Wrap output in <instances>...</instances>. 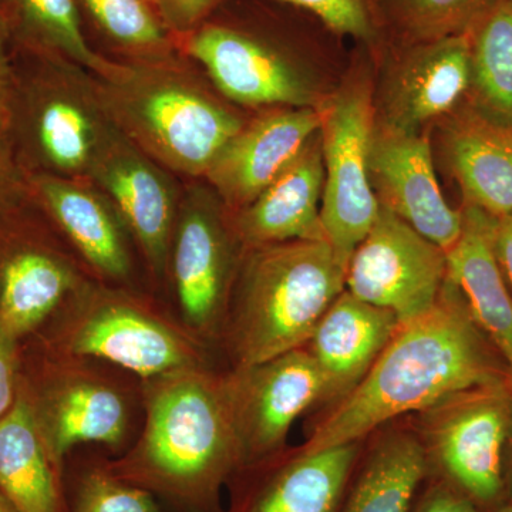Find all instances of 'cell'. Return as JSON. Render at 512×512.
I'll return each instance as SVG.
<instances>
[{
    "mask_svg": "<svg viewBox=\"0 0 512 512\" xmlns=\"http://www.w3.org/2000/svg\"><path fill=\"white\" fill-rule=\"evenodd\" d=\"M490 345L447 278L433 309L399 326L362 382L301 450L357 443L394 417L424 412L477 387L511 383Z\"/></svg>",
    "mask_w": 512,
    "mask_h": 512,
    "instance_id": "obj_1",
    "label": "cell"
},
{
    "mask_svg": "<svg viewBox=\"0 0 512 512\" xmlns=\"http://www.w3.org/2000/svg\"><path fill=\"white\" fill-rule=\"evenodd\" d=\"M107 467L180 511L220 512L222 485L242 468L229 390L197 367L157 377L143 436Z\"/></svg>",
    "mask_w": 512,
    "mask_h": 512,
    "instance_id": "obj_2",
    "label": "cell"
},
{
    "mask_svg": "<svg viewBox=\"0 0 512 512\" xmlns=\"http://www.w3.org/2000/svg\"><path fill=\"white\" fill-rule=\"evenodd\" d=\"M60 57L12 52L5 107L13 150L26 175L89 178L119 134L97 90Z\"/></svg>",
    "mask_w": 512,
    "mask_h": 512,
    "instance_id": "obj_3",
    "label": "cell"
},
{
    "mask_svg": "<svg viewBox=\"0 0 512 512\" xmlns=\"http://www.w3.org/2000/svg\"><path fill=\"white\" fill-rule=\"evenodd\" d=\"M97 90L124 136L156 163L191 177L205 175L244 127L194 80L167 67L117 63Z\"/></svg>",
    "mask_w": 512,
    "mask_h": 512,
    "instance_id": "obj_4",
    "label": "cell"
},
{
    "mask_svg": "<svg viewBox=\"0 0 512 512\" xmlns=\"http://www.w3.org/2000/svg\"><path fill=\"white\" fill-rule=\"evenodd\" d=\"M345 266L328 241L256 248L245 272L235 330L242 369L261 365L311 340L345 291Z\"/></svg>",
    "mask_w": 512,
    "mask_h": 512,
    "instance_id": "obj_5",
    "label": "cell"
},
{
    "mask_svg": "<svg viewBox=\"0 0 512 512\" xmlns=\"http://www.w3.org/2000/svg\"><path fill=\"white\" fill-rule=\"evenodd\" d=\"M423 441L429 476L466 495L483 512L507 504L504 456L512 413V384L477 387L426 410Z\"/></svg>",
    "mask_w": 512,
    "mask_h": 512,
    "instance_id": "obj_6",
    "label": "cell"
},
{
    "mask_svg": "<svg viewBox=\"0 0 512 512\" xmlns=\"http://www.w3.org/2000/svg\"><path fill=\"white\" fill-rule=\"evenodd\" d=\"M319 110L325 164L320 220L326 241L348 269L380 210L369 175L370 141L376 126L372 86L365 79L353 80Z\"/></svg>",
    "mask_w": 512,
    "mask_h": 512,
    "instance_id": "obj_7",
    "label": "cell"
},
{
    "mask_svg": "<svg viewBox=\"0 0 512 512\" xmlns=\"http://www.w3.org/2000/svg\"><path fill=\"white\" fill-rule=\"evenodd\" d=\"M446 281V251L380 205L375 224L350 258L345 289L393 312L403 325L433 309Z\"/></svg>",
    "mask_w": 512,
    "mask_h": 512,
    "instance_id": "obj_8",
    "label": "cell"
},
{
    "mask_svg": "<svg viewBox=\"0 0 512 512\" xmlns=\"http://www.w3.org/2000/svg\"><path fill=\"white\" fill-rule=\"evenodd\" d=\"M228 390L245 468L278 454L293 421L326 399V380L312 353L301 348L247 367Z\"/></svg>",
    "mask_w": 512,
    "mask_h": 512,
    "instance_id": "obj_9",
    "label": "cell"
},
{
    "mask_svg": "<svg viewBox=\"0 0 512 512\" xmlns=\"http://www.w3.org/2000/svg\"><path fill=\"white\" fill-rule=\"evenodd\" d=\"M369 175L382 207L448 251L463 231V214L441 194L429 137L376 123L369 150Z\"/></svg>",
    "mask_w": 512,
    "mask_h": 512,
    "instance_id": "obj_10",
    "label": "cell"
},
{
    "mask_svg": "<svg viewBox=\"0 0 512 512\" xmlns=\"http://www.w3.org/2000/svg\"><path fill=\"white\" fill-rule=\"evenodd\" d=\"M320 123L318 107L264 114L225 144L205 177L227 204L245 208L295 161Z\"/></svg>",
    "mask_w": 512,
    "mask_h": 512,
    "instance_id": "obj_11",
    "label": "cell"
},
{
    "mask_svg": "<svg viewBox=\"0 0 512 512\" xmlns=\"http://www.w3.org/2000/svg\"><path fill=\"white\" fill-rule=\"evenodd\" d=\"M228 99L244 106L316 107V93L302 73L271 47L222 26H205L188 42Z\"/></svg>",
    "mask_w": 512,
    "mask_h": 512,
    "instance_id": "obj_12",
    "label": "cell"
},
{
    "mask_svg": "<svg viewBox=\"0 0 512 512\" xmlns=\"http://www.w3.org/2000/svg\"><path fill=\"white\" fill-rule=\"evenodd\" d=\"M76 355L99 357L143 377L195 367L194 350L174 329L150 313L104 299L86 312L70 335Z\"/></svg>",
    "mask_w": 512,
    "mask_h": 512,
    "instance_id": "obj_13",
    "label": "cell"
},
{
    "mask_svg": "<svg viewBox=\"0 0 512 512\" xmlns=\"http://www.w3.org/2000/svg\"><path fill=\"white\" fill-rule=\"evenodd\" d=\"M89 178L109 194L148 261L160 272L177 222V200L167 174L120 130Z\"/></svg>",
    "mask_w": 512,
    "mask_h": 512,
    "instance_id": "obj_14",
    "label": "cell"
},
{
    "mask_svg": "<svg viewBox=\"0 0 512 512\" xmlns=\"http://www.w3.org/2000/svg\"><path fill=\"white\" fill-rule=\"evenodd\" d=\"M471 80L470 33L424 40L390 79L384 96L383 123L417 131L453 110Z\"/></svg>",
    "mask_w": 512,
    "mask_h": 512,
    "instance_id": "obj_15",
    "label": "cell"
},
{
    "mask_svg": "<svg viewBox=\"0 0 512 512\" xmlns=\"http://www.w3.org/2000/svg\"><path fill=\"white\" fill-rule=\"evenodd\" d=\"M359 461L357 443L266 460L232 512H338Z\"/></svg>",
    "mask_w": 512,
    "mask_h": 512,
    "instance_id": "obj_16",
    "label": "cell"
},
{
    "mask_svg": "<svg viewBox=\"0 0 512 512\" xmlns=\"http://www.w3.org/2000/svg\"><path fill=\"white\" fill-rule=\"evenodd\" d=\"M173 266L185 322L205 330L220 313L228 275V244L210 198L192 191L175 222Z\"/></svg>",
    "mask_w": 512,
    "mask_h": 512,
    "instance_id": "obj_17",
    "label": "cell"
},
{
    "mask_svg": "<svg viewBox=\"0 0 512 512\" xmlns=\"http://www.w3.org/2000/svg\"><path fill=\"white\" fill-rule=\"evenodd\" d=\"M325 164L319 133L308 141L295 161L242 208L241 237L254 248L289 241H326L320 220Z\"/></svg>",
    "mask_w": 512,
    "mask_h": 512,
    "instance_id": "obj_18",
    "label": "cell"
},
{
    "mask_svg": "<svg viewBox=\"0 0 512 512\" xmlns=\"http://www.w3.org/2000/svg\"><path fill=\"white\" fill-rule=\"evenodd\" d=\"M463 231L448 249L447 278L466 302L471 318L500 353L512 384V295L493 248V218L467 205Z\"/></svg>",
    "mask_w": 512,
    "mask_h": 512,
    "instance_id": "obj_19",
    "label": "cell"
},
{
    "mask_svg": "<svg viewBox=\"0 0 512 512\" xmlns=\"http://www.w3.org/2000/svg\"><path fill=\"white\" fill-rule=\"evenodd\" d=\"M399 326L393 312L360 301L346 289L340 293L309 340V352L325 376L326 399L352 392Z\"/></svg>",
    "mask_w": 512,
    "mask_h": 512,
    "instance_id": "obj_20",
    "label": "cell"
},
{
    "mask_svg": "<svg viewBox=\"0 0 512 512\" xmlns=\"http://www.w3.org/2000/svg\"><path fill=\"white\" fill-rule=\"evenodd\" d=\"M444 148L467 205L512 214V123L463 113L447 124Z\"/></svg>",
    "mask_w": 512,
    "mask_h": 512,
    "instance_id": "obj_21",
    "label": "cell"
},
{
    "mask_svg": "<svg viewBox=\"0 0 512 512\" xmlns=\"http://www.w3.org/2000/svg\"><path fill=\"white\" fill-rule=\"evenodd\" d=\"M32 197L63 229L89 264L110 278H124L130 258L113 207L79 181L49 174L28 175Z\"/></svg>",
    "mask_w": 512,
    "mask_h": 512,
    "instance_id": "obj_22",
    "label": "cell"
},
{
    "mask_svg": "<svg viewBox=\"0 0 512 512\" xmlns=\"http://www.w3.org/2000/svg\"><path fill=\"white\" fill-rule=\"evenodd\" d=\"M0 491L15 512H64L60 471L47 451L35 402L22 389L0 419Z\"/></svg>",
    "mask_w": 512,
    "mask_h": 512,
    "instance_id": "obj_23",
    "label": "cell"
},
{
    "mask_svg": "<svg viewBox=\"0 0 512 512\" xmlns=\"http://www.w3.org/2000/svg\"><path fill=\"white\" fill-rule=\"evenodd\" d=\"M36 416L50 458L62 471L66 454L84 443L116 446L127 430V407L123 397L106 384L74 379L60 384Z\"/></svg>",
    "mask_w": 512,
    "mask_h": 512,
    "instance_id": "obj_24",
    "label": "cell"
},
{
    "mask_svg": "<svg viewBox=\"0 0 512 512\" xmlns=\"http://www.w3.org/2000/svg\"><path fill=\"white\" fill-rule=\"evenodd\" d=\"M427 477L423 441L390 434L360 458L338 512H410Z\"/></svg>",
    "mask_w": 512,
    "mask_h": 512,
    "instance_id": "obj_25",
    "label": "cell"
},
{
    "mask_svg": "<svg viewBox=\"0 0 512 512\" xmlns=\"http://www.w3.org/2000/svg\"><path fill=\"white\" fill-rule=\"evenodd\" d=\"M0 20L10 52L57 56L92 70L97 79L116 67L87 45L74 0H0Z\"/></svg>",
    "mask_w": 512,
    "mask_h": 512,
    "instance_id": "obj_26",
    "label": "cell"
},
{
    "mask_svg": "<svg viewBox=\"0 0 512 512\" xmlns=\"http://www.w3.org/2000/svg\"><path fill=\"white\" fill-rule=\"evenodd\" d=\"M473 80L481 99L512 123V5L497 0L471 30Z\"/></svg>",
    "mask_w": 512,
    "mask_h": 512,
    "instance_id": "obj_27",
    "label": "cell"
},
{
    "mask_svg": "<svg viewBox=\"0 0 512 512\" xmlns=\"http://www.w3.org/2000/svg\"><path fill=\"white\" fill-rule=\"evenodd\" d=\"M64 512H168L146 488L121 480L107 464L86 468L77 476L72 503Z\"/></svg>",
    "mask_w": 512,
    "mask_h": 512,
    "instance_id": "obj_28",
    "label": "cell"
},
{
    "mask_svg": "<svg viewBox=\"0 0 512 512\" xmlns=\"http://www.w3.org/2000/svg\"><path fill=\"white\" fill-rule=\"evenodd\" d=\"M410 29L423 40L463 35L476 28L497 0H399Z\"/></svg>",
    "mask_w": 512,
    "mask_h": 512,
    "instance_id": "obj_29",
    "label": "cell"
},
{
    "mask_svg": "<svg viewBox=\"0 0 512 512\" xmlns=\"http://www.w3.org/2000/svg\"><path fill=\"white\" fill-rule=\"evenodd\" d=\"M101 28L131 49L160 52L165 33L144 0H84Z\"/></svg>",
    "mask_w": 512,
    "mask_h": 512,
    "instance_id": "obj_30",
    "label": "cell"
},
{
    "mask_svg": "<svg viewBox=\"0 0 512 512\" xmlns=\"http://www.w3.org/2000/svg\"><path fill=\"white\" fill-rule=\"evenodd\" d=\"M318 16L329 29L340 35L370 39L372 18L366 0H282Z\"/></svg>",
    "mask_w": 512,
    "mask_h": 512,
    "instance_id": "obj_31",
    "label": "cell"
},
{
    "mask_svg": "<svg viewBox=\"0 0 512 512\" xmlns=\"http://www.w3.org/2000/svg\"><path fill=\"white\" fill-rule=\"evenodd\" d=\"M28 175L22 170L13 150L8 114L0 106V200L28 190Z\"/></svg>",
    "mask_w": 512,
    "mask_h": 512,
    "instance_id": "obj_32",
    "label": "cell"
},
{
    "mask_svg": "<svg viewBox=\"0 0 512 512\" xmlns=\"http://www.w3.org/2000/svg\"><path fill=\"white\" fill-rule=\"evenodd\" d=\"M430 481L410 512H483L466 495L436 477Z\"/></svg>",
    "mask_w": 512,
    "mask_h": 512,
    "instance_id": "obj_33",
    "label": "cell"
},
{
    "mask_svg": "<svg viewBox=\"0 0 512 512\" xmlns=\"http://www.w3.org/2000/svg\"><path fill=\"white\" fill-rule=\"evenodd\" d=\"M16 338L0 320V419L15 403L19 387L16 386Z\"/></svg>",
    "mask_w": 512,
    "mask_h": 512,
    "instance_id": "obj_34",
    "label": "cell"
},
{
    "mask_svg": "<svg viewBox=\"0 0 512 512\" xmlns=\"http://www.w3.org/2000/svg\"><path fill=\"white\" fill-rule=\"evenodd\" d=\"M214 2L215 0H158L164 18L178 30L191 28Z\"/></svg>",
    "mask_w": 512,
    "mask_h": 512,
    "instance_id": "obj_35",
    "label": "cell"
},
{
    "mask_svg": "<svg viewBox=\"0 0 512 512\" xmlns=\"http://www.w3.org/2000/svg\"><path fill=\"white\" fill-rule=\"evenodd\" d=\"M491 238L498 266L512 291V214L493 218Z\"/></svg>",
    "mask_w": 512,
    "mask_h": 512,
    "instance_id": "obj_36",
    "label": "cell"
},
{
    "mask_svg": "<svg viewBox=\"0 0 512 512\" xmlns=\"http://www.w3.org/2000/svg\"><path fill=\"white\" fill-rule=\"evenodd\" d=\"M10 62H12V52H10L9 39L5 26L0 20V106L5 103L6 93H8Z\"/></svg>",
    "mask_w": 512,
    "mask_h": 512,
    "instance_id": "obj_37",
    "label": "cell"
},
{
    "mask_svg": "<svg viewBox=\"0 0 512 512\" xmlns=\"http://www.w3.org/2000/svg\"><path fill=\"white\" fill-rule=\"evenodd\" d=\"M504 485L507 504H512V413L510 431H508L507 447L504 456Z\"/></svg>",
    "mask_w": 512,
    "mask_h": 512,
    "instance_id": "obj_38",
    "label": "cell"
},
{
    "mask_svg": "<svg viewBox=\"0 0 512 512\" xmlns=\"http://www.w3.org/2000/svg\"><path fill=\"white\" fill-rule=\"evenodd\" d=\"M0 512H15L2 491H0Z\"/></svg>",
    "mask_w": 512,
    "mask_h": 512,
    "instance_id": "obj_39",
    "label": "cell"
},
{
    "mask_svg": "<svg viewBox=\"0 0 512 512\" xmlns=\"http://www.w3.org/2000/svg\"><path fill=\"white\" fill-rule=\"evenodd\" d=\"M494 512H512V504H505L503 507L498 508V510Z\"/></svg>",
    "mask_w": 512,
    "mask_h": 512,
    "instance_id": "obj_40",
    "label": "cell"
},
{
    "mask_svg": "<svg viewBox=\"0 0 512 512\" xmlns=\"http://www.w3.org/2000/svg\"><path fill=\"white\" fill-rule=\"evenodd\" d=\"M508 2H510V3H511V5H512V0H508Z\"/></svg>",
    "mask_w": 512,
    "mask_h": 512,
    "instance_id": "obj_41",
    "label": "cell"
}]
</instances>
